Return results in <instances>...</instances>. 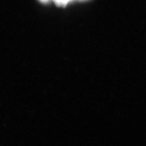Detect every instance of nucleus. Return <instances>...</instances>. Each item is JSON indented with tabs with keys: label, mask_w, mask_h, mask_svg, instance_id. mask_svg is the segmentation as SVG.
I'll return each mask as SVG.
<instances>
[{
	"label": "nucleus",
	"mask_w": 146,
	"mask_h": 146,
	"mask_svg": "<svg viewBox=\"0 0 146 146\" xmlns=\"http://www.w3.org/2000/svg\"><path fill=\"white\" fill-rule=\"evenodd\" d=\"M70 1V0H56V1L58 4H62V5H64V4H66L67 3H68Z\"/></svg>",
	"instance_id": "1"
}]
</instances>
